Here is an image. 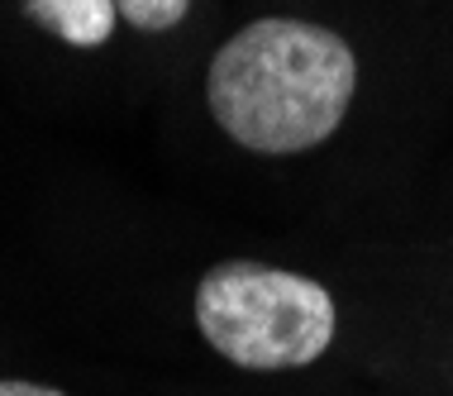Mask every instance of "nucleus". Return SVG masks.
<instances>
[{
    "instance_id": "obj_2",
    "label": "nucleus",
    "mask_w": 453,
    "mask_h": 396,
    "mask_svg": "<svg viewBox=\"0 0 453 396\" xmlns=\"http://www.w3.org/2000/svg\"><path fill=\"white\" fill-rule=\"evenodd\" d=\"M334 296L315 277L249 258L215 263L196 287V330L234 368H305L334 344Z\"/></svg>"
},
{
    "instance_id": "obj_3",
    "label": "nucleus",
    "mask_w": 453,
    "mask_h": 396,
    "mask_svg": "<svg viewBox=\"0 0 453 396\" xmlns=\"http://www.w3.org/2000/svg\"><path fill=\"white\" fill-rule=\"evenodd\" d=\"M24 15L39 24L43 34L63 39L72 48H101L115 34V0H19Z\"/></svg>"
},
{
    "instance_id": "obj_1",
    "label": "nucleus",
    "mask_w": 453,
    "mask_h": 396,
    "mask_svg": "<svg viewBox=\"0 0 453 396\" xmlns=\"http://www.w3.org/2000/svg\"><path fill=\"white\" fill-rule=\"evenodd\" d=\"M358 58L311 19H253L211 58L205 101L215 125L249 153H305L344 125Z\"/></svg>"
},
{
    "instance_id": "obj_4",
    "label": "nucleus",
    "mask_w": 453,
    "mask_h": 396,
    "mask_svg": "<svg viewBox=\"0 0 453 396\" xmlns=\"http://www.w3.org/2000/svg\"><path fill=\"white\" fill-rule=\"evenodd\" d=\"M115 10H119V19L134 24V29L163 34V29H173V24L187 19L191 0H115Z\"/></svg>"
},
{
    "instance_id": "obj_5",
    "label": "nucleus",
    "mask_w": 453,
    "mask_h": 396,
    "mask_svg": "<svg viewBox=\"0 0 453 396\" xmlns=\"http://www.w3.org/2000/svg\"><path fill=\"white\" fill-rule=\"evenodd\" d=\"M0 396H67V392L39 387V382H0Z\"/></svg>"
}]
</instances>
